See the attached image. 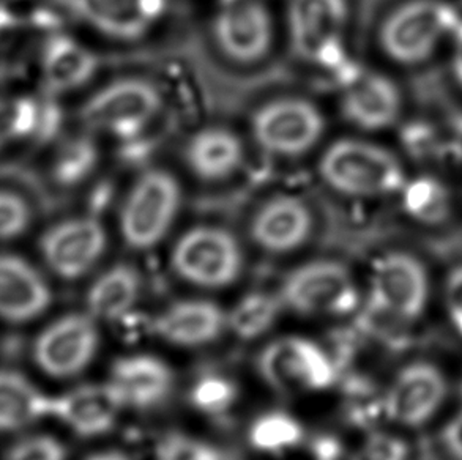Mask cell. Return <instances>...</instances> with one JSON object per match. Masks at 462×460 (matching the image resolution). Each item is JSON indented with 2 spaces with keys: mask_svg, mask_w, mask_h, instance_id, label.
Segmentation results:
<instances>
[{
  "mask_svg": "<svg viewBox=\"0 0 462 460\" xmlns=\"http://www.w3.org/2000/svg\"><path fill=\"white\" fill-rule=\"evenodd\" d=\"M181 207V188L166 169L145 170L134 180L119 212L122 240L134 251L155 248L172 229Z\"/></svg>",
  "mask_w": 462,
  "mask_h": 460,
  "instance_id": "7a4b0ae2",
  "label": "cell"
},
{
  "mask_svg": "<svg viewBox=\"0 0 462 460\" xmlns=\"http://www.w3.org/2000/svg\"><path fill=\"white\" fill-rule=\"evenodd\" d=\"M325 118L314 103L282 97L263 103L251 117V136L267 155L294 160L308 155L324 136Z\"/></svg>",
  "mask_w": 462,
  "mask_h": 460,
  "instance_id": "5b68a950",
  "label": "cell"
},
{
  "mask_svg": "<svg viewBox=\"0 0 462 460\" xmlns=\"http://www.w3.org/2000/svg\"><path fill=\"white\" fill-rule=\"evenodd\" d=\"M402 97L387 76L375 71H356L343 84L341 111L350 124L366 133L390 128L400 118Z\"/></svg>",
  "mask_w": 462,
  "mask_h": 460,
  "instance_id": "2e32d148",
  "label": "cell"
},
{
  "mask_svg": "<svg viewBox=\"0 0 462 460\" xmlns=\"http://www.w3.org/2000/svg\"><path fill=\"white\" fill-rule=\"evenodd\" d=\"M33 221L32 207L23 194L0 188V240L24 235Z\"/></svg>",
  "mask_w": 462,
  "mask_h": 460,
  "instance_id": "1f68e13d",
  "label": "cell"
},
{
  "mask_svg": "<svg viewBox=\"0 0 462 460\" xmlns=\"http://www.w3.org/2000/svg\"><path fill=\"white\" fill-rule=\"evenodd\" d=\"M38 246L52 273L65 281L79 280L106 253V230L90 215L62 219L44 230Z\"/></svg>",
  "mask_w": 462,
  "mask_h": 460,
  "instance_id": "5bb4252c",
  "label": "cell"
},
{
  "mask_svg": "<svg viewBox=\"0 0 462 460\" xmlns=\"http://www.w3.org/2000/svg\"><path fill=\"white\" fill-rule=\"evenodd\" d=\"M450 385L444 371L431 361L409 363L383 391L385 418L392 423L420 429L442 410Z\"/></svg>",
  "mask_w": 462,
  "mask_h": 460,
  "instance_id": "7c38bea8",
  "label": "cell"
},
{
  "mask_svg": "<svg viewBox=\"0 0 462 460\" xmlns=\"http://www.w3.org/2000/svg\"><path fill=\"white\" fill-rule=\"evenodd\" d=\"M52 399L13 369H0V432H16L51 417Z\"/></svg>",
  "mask_w": 462,
  "mask_h": 460,
  "instance_id": "d4e9b609",
  "label": "cell"
},
{
  "mask_svg": "<svg viewBox=\"0 0 462 460\" xmlns=\"http://www.w3.org/2000/svg\"><path fill=\"white\" fill-rule=\"evenodd\" d=\"M217 50L229 62L253 65L269 56L275 24L263 0H225L212 21Z\"/></svg>",
  "mask_w": 462,
  "mask_h": 460,
  "instance_id": "8fae6325",
  "label": "cell"
},
{
  "mask_svg": "<svg viewBox=\"0 0 462 460\" xmlns=\"http://www.w3.org/2000/svg\"><path fill=\"white\" fill-rule=\"evenodd\" d=\"M4 460H67V449L54 437H27L13 445Z\"/></svg>",
  "mask_w": 462,
  "mask_h": 460,
  "instance_id": "e575fe53",
  "label": "cell"
},
{
  "mask_svg": "<svg viewBox=\"0 0 462 460\" xmlns=\"http://www.w3.org/2000/svg\"><path fill=\"white\" fill-rule=\"evenodd\" d=\"M439 442L451 460H462V410L445 423Z\"/></svg>",
  "mask_w": 462,
  "mask_h": 460,
  "instance_id": "d590c367",
  "label": "cell"
},
{
  "mask_svg": "<svg viewBox=\"0 0 462 460\" xmlns=\"http://www.w3.org/2000/svg\"><path fill=\"white\" fill-rule=\"evenodd\" d=\"M100 344L97 318L69 314L46 327L33 344V360L54 379L76 377L94 361Z\"/></svg>",
  "mask_w": 462,
  "mask_h": 460,
  "instance_id": "4fadbf2b",
  "label": "cell"
},
{
  "mask_svg": "<svg viewBox=\"0 0 462 460\" xmlns=\"http://www.w3.org/2000/svg\"><path fill=\"white\" fill-rule=\"evenodd\" d=\"M346 23V0H289V38L305 62L335 67L343 59Z\"/></svg>",
  "mask_w": 462,
  "mask_h": 460,
  "instance_id": "30bf717a",
  "label": "cell"
},
{
  "mask_svg": "<svg viewBox=\"0 0 462 460\" xmlns=\"http://www.w3.org/2000/svg\"><path fill=\"white\" fill-rule=\"evenodd\" d=\"M188 170L204 183H221L237 174L245 147L237 133L226 126H206L188 139L183 150Z\"/></svg>",
  "mask_w": 462,
  "mask_h": 460,
  "instance_id": "7402d4cb",
  "label": "cell"
},
{
  "mask_svg": "<svg viewBox=\"0 0 462 460\" xmlns=\"http://www.w3.org/2000/svg\"><path fill=\"white\" fill-rule=\"evenodd\" d=\"M88 460H133L128 455L117 453V451H107V453H98V455L88 457Z\"/></svg>",
  "mask_w": 462,
  "mask_h": 460,
  "instance_id": "ab89813d",
  "label": "cell"
},
{
  "mask_svg": "<svg viewBox=\"0 0 462 460\" xmlns=\"http://www.w3.org/2000/svg\"><path fill=\"white\" fill-rule=\"evenodd\" d=\"M98 162V149L92 136L71 137L57 149L51 164L52 180L59 187L73 188L88 180Z\"/></svg>",
  "mask_w": 462,
  "mask_h": 460,
  "instance_id": "4316f807",
  "label": "cell"
},
{
  "mask_svg": "<svg viewBox=\"0 0 462 460\" xmlns=\"http://www.w3.org/2000/svg\"><path fill=\"white\" fill-rule=\"evenodd\" d=\"M67 4L101 35L122 41L144 37L166 8L164 0H67Z\"/></svg>",
  "mask_w": 462,
  "mask_h": 460,
  "instance_id": "e0dca14e",
  "label": "cell"
},
{
  "mask_svg": "<svg viewBox=\"0 0 462 460\" xmlns=\"http://www.w3.org/2000/svg\"><path fill=\"white\" fill-rule=\"evenodd\" d=\"M225 453L185 434H169L156 446V460H223Z\"/></svg>",
  "mask_w": 462,
  "mask_h": 460,
  "instance_id": "d6a6232c",
  "label": "cell"
},
{
  "mask_svg": "<svg viewBox=\"0 0 462 460\" xmlns=\"http://www.w3.org/2000/svg\"><path fill=\"white\" fill-rule=\"evenodd\" d=\"M409 216L423 225H440L450 216L451 200L447 188L431 177L406 181L401 189Z\"/></svg>",
  "mask_w": 462,
  "mask_h": 460,
  "instance_id": "83f0119b",
  "label": "cell"
},
{
  "mask_svg": "<svg viewBox=\"0 0 462 460\" xmlns=\"http://www.w3.org/2000/svg\"><path fill=\"white\" fill-rule=\"evenodd\" d=\"M160 90L145 79L124 78L90 95L79 111L86 130L120 139L138 137L162 113Z\"/></svg>",
  "mask_w": 462,
  "mask_h": 460,
  "instance_id": "3957f363",
  "label": "cell"
},
{
  "mask_svg": "<svg viewBox=\"0 0 462 460\" xmlns=\"http://www.w3.org/2000/svg\"><path fill=\"white\" fill-rule=\"evenodd\" d=\"M109 385L125 407L151 410L168 400L174 390V373L160 358L132 354L114 363Z\"/></svg>",
  "mask_w": 462,
  "mask_h": 460,
  "instance_id": "ffe728a7",
  "label": "cell"
},
{
  "mask_svg": "<svg viewBox=\"0 0 462 460\" xmlns=\"http://www.w3.org/2000/svg\"><path fill=\"white\" fill-rule=\"evenodd\" d=\"M143 280L130 263H117L107 268L88 289V312L94 318L119 322L132 314L141 295Z\"/></svg>",
  "mask_w": 462,
  "mask_h": 460,
  "instance_id": "cb8c5ba5",
  "label": "cell"
},
{
  "mask_svg": "<svg viewBox=\"0 0 462 460\" xmlns=\"http://www.w3.org/2000/svg\"><path fill=\"white\" fill-rule=\"evenodd\" d=\"M244 249L229 230L200 225L181 234L171 251L174 273L191 286L225 289L244 271Z\"/></svg>",
  "mask_w": 462,
  "mask_h": 460,
  "instance_id": "277c9868",
  "label": "cell"
},
{
  "mask_svg": "<svg viewBox=\"0 0 462 460\" xmlns=\"http://www.w3.org/2000/svg\"><path fill=\"white\" fill-rule=\"evenodd\" d=\"M122 409L125 405L109 382L90 383L52 399L51 417H56L78 436L92 438L113 429Z\"/></svg>",
  "mask_w": 462,
  "mask_h": 460,
  "instance_id": "ac0fdd59",
  "label": "cell"
},
{
  "mask_svg": "<svg viewBox=\"0 0 462 460\" xmlns=\"http://www.w3.org/2000/svg\"><path fill=\"white\" fill-rule=\"evenodd\" d=\"M411 445L396 434L371 432L352 460H409Z\"/></svg>",
  "mask_w": 462,
  "mask_h": 460,
  "instance_id": "836d02e7",
  "label": "cell"
},
{
  "mask_svg": "<svg viewBox=\"0 0 462 460\" xmlns=\"http://www.w3.org/2000/svg\"><path fill=\"white\" fill-rule=\"evenodd\" d=\"M98 59L86 44L67 33H51L40 50V75L46 94L75 92L90 82Z\"/></svg>",
  "mask_w": 462,
  "mask_h": 460,
  "instance_id": "44dd1931",
  "label": "cell"
},
{
  "mask_svg": "<svg viewBox=\"0 0 462 460\" xmlns=\"http://www.w3.org/2000/svg\"><path fill=\"white\" fill-rule=\"evenodd\" d=\"M303 440L300 423L284 411H269L250 428V443L263 453L280 455L295 448Z\"/></svg>",
  "mask_w": 462,
  "mask_h": 460,
  "instance_id": "f546056e",
  "label": "cell"
},
{
  "mask_svg": "<svg viewBox=\"0 0 462 460\" xmlns=\"http://www.w3.org/2000/svg\"><path fill=\"white\" fill-rule=\"evenodd\" d=\"M263 382L278 392L322 391L337 380V366L324 348L310 339L286 336L263 348L257 358Z\"/></svg>",
  "mask_w": 462,
  "mask_h": 460,
  "instance_id": "9c48e42d",
  "label": "cell"
},
{
  "mask_svg": "<svg viewBox=\"0 0 462 460\" xmlns=\"http://www.w3.org/2000/svg\"><path fill=\"white\" fill-rule=\"evenodd\" d=\"M447 311H448V317H450L453 328L457 330V336L462 339V309H459V308H451V309H447Z\"/></svg>",
  "mask_w": 462,
  "mask_h": 460,
  "instance_id": "f35d334b",
  "label": "cell"
},
{
  "mask_svg": "<svg viewBox=\"0 0 462 460\" xmlns=\"http://www.w3.org/2000/svg\"><path fill=\"white\" fill-rule=\"evenodd\" d=\"M19 24L21 19L18 18V14H14L12 8L0 4V41L4 37H8Z\"/></svg>",
  "mask_w": 462,
  "mask_h": 460,
  "instance_id": "74e56055",
  "label": "cell"
},
{
  "mask_svg": "<svg viewBox=\"0 0 462 460\" xmlns=\"http://www.w3.org/2000/svg\"><path fill=\"white\" fill-rule=\"evenodd\" d=\"M319 175L335 193L356 199L401 193L406 183L398 156L379 143L356 137L330 143L319 160Z\"/></svg>",
  "mask_w": 462,
  "mask_h": 460,
  "instance_id": "6da1fadb",
  "label": "cell"
},
{
  "mask_svg": "<svg viewBox=\"0 0 462 460\" xmlns=\"http://www.w3.org/2000/svg\"><path fill=\"white\" fill-rule=\"evenodd\" d=\"M42 117V98L10 97L0 98V150L32 139L35 141Z\"/></svg>",
  "mask_w": 462,
  "mask_h": 460,
  "instance_id": "f1b7e54d",
  "label": "cell"
},
{
  "mask_svg": "<svg viewBox=\"0 0 462 460\" xmlns=\"http://www.w3.org/2000/svg\"><path fill=\"white\" fill-rule=\"evenodd\" d=\"M237 399L234 382L223 375H204L191 388V404L206 415H221L231 409Z\"/></svg>",
  "mask_w": 462,
  "mask_h": 460,
  "instance_id": "4dcf8cb0",
  "label": "cell"
},
{
  "mask_svg": "<svg viewBox=\"0 0 462 460\" xmlns=\"http://www.w3.org/2000/svg\"><path fill=\"white\" fill-rule=\"evenodd\" d=\"M451 24V13L444 4L411 0L390 13L382 23V51L400 65H419L436 52Z\"/></svg>",
  "mask_w": 462,
  "mask_h": 460,
  "instance_id": "ba28073f",
  "label": "cell"
},
{
  "mask_svg": "<svg viewBox=\"0 0 462 460\" xmlns=\"http://www.w3.org/2000/svg\"><path fill=\"white\" fill-rule=\"evenodd\" d=\"M431 295V281L419 257L393 251L381 255L369 280V309L412 325L423 317Z\"/></svg>",
  "mask_w": 462,
  "mask_h": 460,
  "instance_id": "8992f818",
  "label": "cell"
},
{
  "mask_svg": "<svg viewBox=\"0 0 462 460\" xmlns=\"http://www.w3.org/2000/svg\"><path fill=\"white\" fill-rule=\"evenodd\" d=\"M152 328L166 343L200 347L223 335L227 328V314L207 299H183L166 308Z\"/></svg>",
  "mask_w": 462,
  "mask_h": 460,
  "instance_id": "603a6c76",
  "label": "cell"
},
{
  "mask_svg": "<svg viewBox=\"0 0 462 460\" xmlns=\"http://www.w3.org/2000/svg\"><path fill=\"white\" fill-rule=\"evenodd\" d=\"M445 301H447V309L451 308L462 309V265L455 268L447 278Z\"/></svg>",
  "mask_w": 462,
  "mask_h": 460,
  "instance_id": "8d00e7d4",
  "label": "cell"
},
{
  "mask_svg": "<svg viewBox=\"0 0 462 460\" xmlns=\"http://www.w3.org/2000/svg\"><path fill=\"white\" fill-rule=\"evenodd\" d=\"M280 299L301 316H339L356 311L358 290L343 262L316 259L284 278Z\"/></svg>",
  "mask_w": 462,
  "mask_h": 460,
  "instance_id": "52a82bcc",
  "label": "cell"
},
{
  "mask_svg": "<svg viewBox=\"0 0 462 460\" xmlns=\"http://www.w3.org/2000/svg\"><path fill=\"white\" fill-rule=\"evenodd\" d=\"M282 306L280 295L250 293L227 314V328L244 341L257 339L275 325Z\"/></svg>",
  "mask_w": 462,
  "mask_h": 460,
  "instance_id": "484cf974",
  "label": "cell"
},
{
  "mask_svg": "<svg viewBox=\"0 0 462 460\" xmlns=\"http://www.w3.org/2000/svg\"><path fill=\"white\" fill-rule=\"evenodd\" d=\"M51 299L50 284L31 262L0 253V318L31 322L50 308Z\"/></svg>",
  "mask_w": 462,
  "mask_h": 460,
  "instance_id": "d6986e66",
  "label": "cell"
},
{
  "mask_svg": "<svg viewBox=\"0 0 462 460\" xmlns=\"http://www.w3.org/2000/svg\"><path fill=\"white\" fill-rule=\"evenodd\" d=\"M314 216L305 200L294 194H278L257 207L250 221V236L269 254H289L307 244Z\"/></svg>",
  "mask_w": 462,
  "mask_h": 460,
  "instance_id": "9a60e30c",
  "label": "cell"
}]
</instances>
